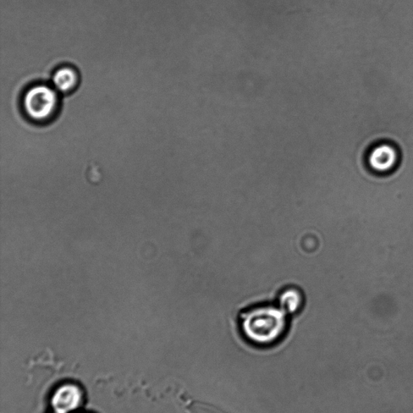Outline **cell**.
<instances>
[{"label":"cell","mask_w":413,"mask_h":413,"mask_svg":"<svg viewBox=\"0 0 413 413\" xmlns=\"http://www.w3.org/2000/svg\"><path fill=\"white\" fill-rule=\"evenodd\" d=\"M288 314L279 306L253 307L241 316V330L248 343L269 347L282 340L288 329Z\"/></svg>","instance_id":"obj_1"},{"label":"cell","mask_w":413,"mask_h":413,"mask_svg":"<svg viewBox=\"0 0 413 413\" xmlns=\"http://www.w3.org/2000/svg\"><path fill=\"white\" fill-rule=\"evenodd\" d=\"M58 99L51 87L39 85L32 87L24 98L25 113L37 121L47 120L56 112Z\"/></svg>","instance_id":"obj_2"},{"label":"cell","mask_w":413,"mask_h":413,"mask_svg":"<svg viewBox=\"0 0 413 413\" xmlns=\"http://www.w3.org/2000/svg\"><path fill=\"white\" fill-rule=\"evenodd\" d=\"M399 161V153L395 147L388 143H381L371 148L368 153L369 167L376 173L392 172Z\"/></svg>","instance_id":"obj_3"},{"label":"cell","mask_w":413,"mask_h":413,"mask_svg":"<svg viewBox=\"0 0 413 413\" xmlns=\"http://www.w3.org/2000/svg\"><path fill=\"white\" fill-rule=\"evenodd\" d=\"M82 401L81 390L75 385L60 387L52 396L51 405L55 413H70L78 409Z\"/></svg>","instance_id":"obj_4"},{"label":"cell","mask_w":413,"mask_h":413,"mask_svg":"<svg viewBox=\"0 0 413 413\" xmlns=\"http://www.w3.org/2000/svg\"><path fill=\"white\" fill-rule=\"evenodd\" d=\"M304 304V296L297 288H287L283 291L279 298V306L287 314L298 312Z\"/></svg>","instance_id":"obj_5"},{"label":"cell","mask_w":413,"mask_h":413,"mask_svg":"<svg viewBox=\"0 0 413 413\" xmlns=\"http://www.w3.org/2000/svg\"><path fill=\"white\" fill-rule=\"evenodd\" d=\"M53 84L58 91L63 93L69 92L78 84V75L73 68H61L55 72Z\"/></svg>","instance_id":"obj_6"},{"label":"cell","mask_w":413,"mask_h":413,"mask_svg":"<svg viewBox=\"0 0 413 413\" xmlns=\"http://www.w3.org/2000/svg\"><path fill=\"white\" fill-rule=\"evenodd\" d=\"M189 413H230L208 402L202 400H190Z\"/></svg>","instance_id":"obj_7"}]
</instances>
